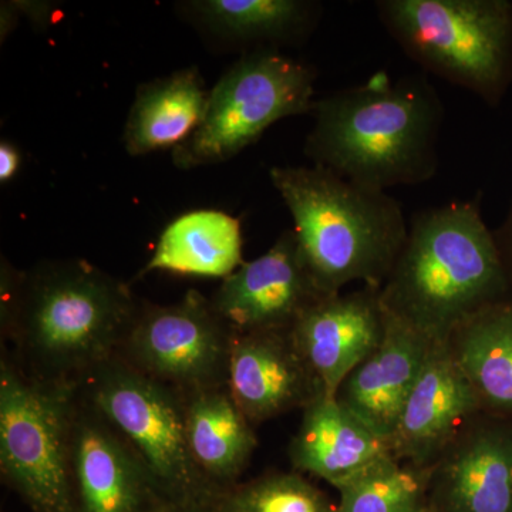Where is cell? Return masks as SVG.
<instances>
[{"label":"cell","instance_id":"obj_17","mask_svg":"<svg viewBox=\"0 0 512 512\" xmlns=\"http://www.w3.org/2000/svg\"><path fill=\"white\" fill-rule=\"evenodd\" d=\"M390 453L389 440L328 394H320L302 410L301 424L288 450L293 470L332 487Z\"/></svg>","mask_w":512,"mask_h":512},{"label":"cell","instance_id":"obj_28","mask_svg":"<svg viewBox=\"0 0 512 512\" xmlns=\"http://www.w3.org/2000/svg\"><path fill=\"white\" fill-rule=\"evenodd\" d=\"M495 237H497L505 265H507L508 272H510L512 278V208L503 231H501V234L495 235Z\"/></svg>","mask_w":512,"mask_h":512},{"label":"cell","instance_id":"obj_27","mask_svg":"<svg viewBox=\"0 0 512 512\" xmlns=\"http://www.w3.org/2000/svg\"><path fill=\"white\" fill-rule=\"evenodd\" d=\"M19 10L16 8L15 2H2L0 8V37L5 40L9 33L18 25Z\"/></svg>","mask_w":512,"mask_h":512},{"label":"cell","instance_id":"obj_15","mask_svg":"<svg viewBox=\"0 0 512 512\" xmlns=\"http://www.w3.org/2000/svg\"><path fill=\"white\" fill-rule=\"evenodd\" d=\"M228 389L252 426L303 410L323 392L289 332L237 335L231 343Z\"/></svg>","mask_w":512,"mask_h":512},{"label":"cell","instance_id":"obj_3","mask_svg":"<svg viewBox=\"0 0 512 512\" xmlns=\"http://www.w3.org/2000/svg\"><path fill=\"white\" fill-rule=\"evenodd\" d=\"M380 298L384 311L436 343L511 299L510 272L478 202H450L414 215Z\"/></svg>","mask_w":512,"mask_h":512},{"label":"cell","instance_id":"obj_14","mask_svg":"<svg viewBox=\"0 0 512 512\" xmlns=\"http://www.w3.org/2000/svg\"><path fill=\"white\" fill-rule=\"evenodd\" d=\"M386 311L380 288L326 296L312 305L291 329L302 359L328 396L380 345Z\"/></svg>","mask_w":512,"mask_h":512},{"label":"cell","instance_id":"obj_9","mask_svg":"<svg viewBox=\"0 0 512 512\" xmlns=\"http://www.w3.org/2000/svg\"><path fill=\"white\" fill-rule=\"evenodd\" d=\"M232 338L211 299L190 289L173 305L141 303L117 355L187 396L228 386Z\"/></svg>","mask_w":512,"mask_h":512},{"label":"cell","instance_id":"obj_4","mask_svg":"<svg viewBox=\"0 0 512 512\" xmlns=\"http://www.w3.org/2000/svg\"><path fill=\"white\" fill-rule=\"evenodd\" d=\"M269 177L291 212L299 252L323 296L353 282L382 288L409 234L399 202L319 165L274 167Z\"/></svg>","mask_w":512,"mask_h":512},{"label":"cell","instance_id":"obj_25","mask_svg":"<svg viewBox=\"0 0 512 512\" xmlns=\"http://www.w3.org/2000/svg\"><path fill=\"white\" fill-rule=\"evenodd\" d=\"M20 168V153L18 148L9 141L0 144V183L5 184L12 180Z\"/></svg>","mask_w":512,"mask_h":512},{"label":"cell","instance_id":"obj_29","mask_svg":"<svg viewBox=\"0 0 512 512\" xmlns=\"http://www.w3.org/2000/svg\"><path fill=\"white\" fill-rule=\"evenodd\" d=\"M154 512H218L215 505L208 504H164Z\"/></svg>","mask_w":512,"mask_h":512},{"label":"cell","instance_id":"obj_26","mask_svg":"<svg viewBox=\"0 0 512 512\" xmlns=\"http://www.w3.org/2000/svg\"><path fill=\"white\" fill-rule=\"evenodd\" d=\"M20 13L32 19L37 26H46L52 15V3L49 2H15Z\"/></svg>","mask_w":512,"mask_h":512},{"label":"cell","instance_id":"obj_24","mask_svg":"<svg viewBox=\"0 0 512 512\" xmlns=\"http://www.w3.org/2000/svg\"><path fill=\"white\" fill-rule=\"evenodd\" d=\"M218 512H336V504L298 471L239 481L215 501Z\"/></svg>","mask_w":512,"mask_h":512},{"label":"cell","instance_id":"obj_5","mask_svg":"<svg viewBox=\"0 0 512 512\" xmlns=\"http://www.w3.org/2000/svg\"><path fill=\"white\" fill-rule=\"evenodd\" d=\"M377 15L426 72L470 90L491 106L512 80L508 0H379Z\"/></svg>","mask_w":512,"mask_h":512},{"label":"cell","instance_id":"obj_12","mask_svg":"<svg viewBox=\"0 0 512 512\" xmlns=\"http://www.w3.org/2000/svg\"><path fill=\"white\" fill-rule=\"evenodd\" d=\"M429 512H512V420L481 413L430 467Z\"/></svg>","mask_w":512,"mask_h":512},{"label":"cell","instance_id":"obj_16","mask_svg":"<svg viewBox=\"0 0 512 512\" xmlns=\"http://www.w3.org/2000/svg\"><path fill=\"white\" fill-rule=\"evenodd\" d=\"M434 343L386 312L382 342L343 380L336 399L390 443Z\"/></svg>","mask_w":512,"mask_h":512},{"label":"cell","instance_id":"obj_13","mask_svg":"<svg viewBox=\"0 0 512 512\" xmlns=\"http://www.w3.org/2000/svg\"><path fill=\"white\" fill-rule=\"evenodd\" d=\"M483 412L447 343H434L390 439L397 460L430 468Z\"/></svg>","mask_w":512,"mask_h":512},{"label":"cell","instance_id":"obj_11","mask_svg":"<svg viewBox=\"0 0 512 512\" xmlns=\"http://www.w3.org/2000/svg\"><path fill=\"white\" fill-rule=\"evenodd\" d=\"M326 298L316 288L299 252L295 232L222 279L211 298L232 333L289 332L303 313Z\"/></svg>","mask_w":512,"mask_h":512},{"label":"cell","instance_id":"obj_2","mask_svg":"<svg viewBox=\"0 0 512 512\" xmlns=\"http://www.w3.org/2000/svg\"><path fill=\"white\" fill-rule=\"evenodd\" d=\"M305 153L370 190L431 180L439 168L444 119L439 94L424 77L392 82L386 73L315 101Z\"/></svg>","mask_w":512,"mask_h":512},{"label":"cell","instance_id":"obj_1","mask_svg":"<svg viewBox=\"0 0 512 512\" xmlns=\"http://www.w3.org/2000/svg\"><path fill=\"white\" fill-rule=\"evenodd\" d=\"M141 302L84 259L16 271L2 259L0 323L16 365L36 380L79 386L119 353Z\"/></svg>","mask_w":512,"mask_h":512},{"label":"cell","instance_id":"obj_8","mask_svg":"<svg viewBox=\"0 0 512 512\" xmlns=\"http://www.w3.org/2000/svg\"><path fill=\"white\" fill-rule=\"evenodd\" d=\"M316 74L275 49L238 60L208 97L204 120L173 151L178 168L224 163L286 117L312 113Z\"/></svg>","mask_w":512,"mask_h":512},{"label":"cell","instance_id":"obj_20","mask_svg":"<svg viewBox=\"0 0 512 512\" xmlns=\"http://www.w3.org/2000/svg\"><path fill=\"white\" fill-rule=\"evenodd\" d=\"M244 262L237 218L227 212L197 210L181 215L164 229L140 275L164 271L225 279Z\"/></svg>","mask_w":512,"mask_h":512},{"label":"cell","instance_id":"obj_18","mask_svg":"<svg viewBox=\"0 0 512 512\" xmlns=\"http://www.w3.org/2000/svg\"><path fill=\"white\" fill-rule=\"evenodd\" d=\"M255 427L228 386L185 396V434L192 461L204 480L224 493L239 483L258 447Z\"/></svg>","mask_w":512,"mask_h":512},{"label":"cell","instance_id":"obj_7","mask_svg":"<svg viewBox=\"0 0 512 512\" xmlns=\"http://www.w3.org/2000/svg\"><path fill=\"white\" fill-rule=\"evenodd\" d=\"M79 390L136 450L168 504L215 505L220 494L192 461L185 434V396L111 357Z\"/></svg>","mask_w":512,"mask_h":512},{"label":"cell","instance_id":"obj_21","mask_svg":"<svg viewBox=\"0 0 512 512\" xmlns=\"http://www.w3.org/2000/svg\"><path fill=\"white\" fill-rule=\"evenodd\" d=\"M446 343L483 412L512 420V298L478 312Z\"/></svg>","mask_w":512,"mask_h":512},{"label":"cell","instance_id":"obj_10","mask_svg":"<svg viewBox=\"0 0 512 512\" xmlns=\"http://www.w3.org/2000/svg\"><path fill=\"white\" fill-rule=\"evenodd\" d=\"M70 473L74 512H154L168 504L136 450L79 387Z\"/></svg>","mask_w":512,"mask_h":512},{"label":"cell","instance_id":"obj_19","mask_svg":"<svg viewBox=\"0 0 512 512\" xmlns=\"http://www.w3.org/2000/svg\"><path fill=\"white\" fill-rule=\"evenodd\" d=\"M208 97L197 67L141 84L124 127L127 153L146 156L183 144L204 120Z\"/></svg>","mask_w":512,"mask_h":512},{"label":"cell","instance_id":"obj_6","mask_svg":"<svg viewBox=\"0 0 512 512\" xmlns=\"http://www.w3.org/2000/svg\"><path fill=\"white\" fill-rule=\"evenodd\" d=\"M77 386L26 375L3 348L0 471L33 512H74L70 447Z\"/></svg>","mask_w":512,"mask_h":512},{"label":"cell","instance_id":"obj_23","mask_svg":"<svg viewBox=\"0 0 512 512\" xmlns=\"http://www.w3.org/2000/svg\"><path fill=\"white\" fill-rule=\"evenodd\" d=\"M429 481L430 468L386 454L336 485V512H429Z\"/></svg>","mask_w":512,"mask_h":512},{"label":"cell","instance_id":"obj_22","mask_svg":"<svg viewBox=\"0 0 512 512\" xmlns=\"http://www.w3.org/2000/svg\"><path fill=\"white\" fill-rule=\"evenodd\" d=\"M190 8L214 32L242 42H293L313 29L318 3L305 0H201Z\"/></svg>","mask_w":512,"mask_h":512}]
</instances>
